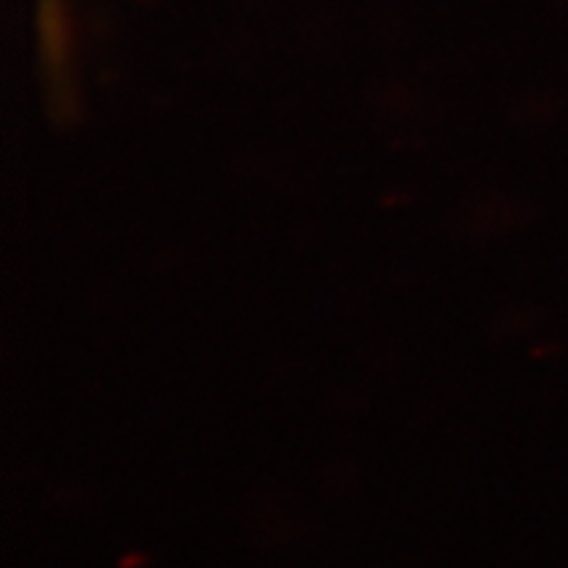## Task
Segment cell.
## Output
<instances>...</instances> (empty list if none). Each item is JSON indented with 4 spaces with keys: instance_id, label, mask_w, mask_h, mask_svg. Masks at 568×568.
Listing matches in <instances>:
<instances>
[{
    "instance_id": "obj_1",
    "label": "cell",
    "mask_w": 568,
    "mask_h": 568,
    "mask_svg": "<svg viewBox=\"0 0 568 568\" xmlns=\"http://www.w3.org/2000/svg\"><path fill=\"white\" fill-rule=\"evenodd\" d=\"M45 3H48V6H53V3H55V0H45Z\"/></svg>"
}]
</instances>
